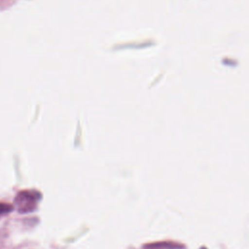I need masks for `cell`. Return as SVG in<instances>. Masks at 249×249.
I'll list each match as a JSON object with an SVG mask.
<instances>
[{
    "label": "cell",
    "mask_w": 249,
    "mask_h": 249,
    "mask_svg": "<svg viewBox=\"0 0 249 249\" xmlns=\"http://www.w3.org/2000/svg\"><path fill=\"white\" fill-rule=\"evenodd\" d=\"M40 194L35 191H21L15 198V204L20 213H28L37 207Z\"/></svg>",
    "instance_id": "cell-1"
},
{
    "label": "cell",
    "mask_w": 249,
    "mask_h": 249,
    "mask_svg": "<svg viewBox=\"0 0 249 249\" xmlns=\"http://www.w3.org/2000/svg\"><path fill=\"white\" fill-rule=\"evenodd\" d=\"M178 248H180V245L172 242H157V243H150L144 246V249H178Z\"/></svg>",
    "instance_id": "cell-2"
},
{
    "label": "cell",
    "mask_w": 249,
    "mask_h": 249,
    "mask_svg": "<svg viewBox=\"0 0 249 249\" xmlns=\"http://www.w3.org/2000/svg\"><path fill=\"white\" fill-rule=\"evenodd\" d=\"M13 209L14 207L12 204L6 203V202H0V216L10 213L11 211H13Z\"/></svg>",
    "instance_id": "cell-3"
}]
</instances>
